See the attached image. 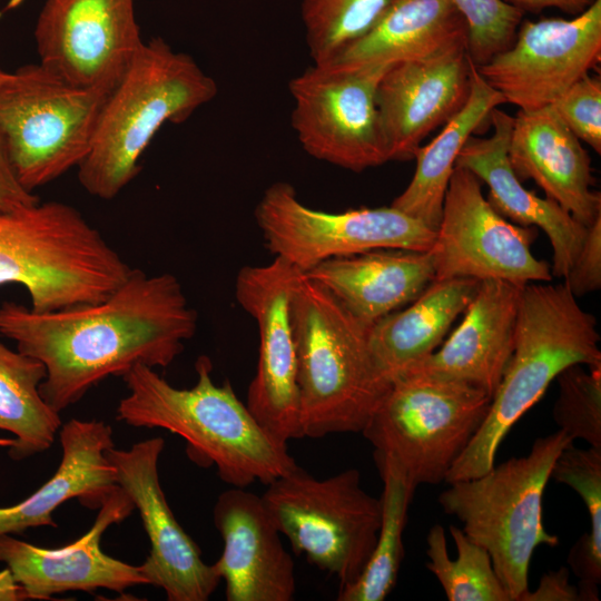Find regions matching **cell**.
I'll use <instances>...</instances> for the list:
<instances>
[{
  "instance_id": "f35d334b",
  "label": "cell",
  "mask_w": 601,
  "mask_h": 601,
  "mask_svg": "<svg viewBox=\"0 0 601 601\" xmlns=\"http://www.w3.org/2000/svg\"><path fill=\"white\" fill-rule=\"evenodd\" d=\"M569 570L564 566L544 574L535 591H528L521 601H579L578 587L569 582Z\"/></svg>"
},
{
  "instance_id": "5bb4252c",
  "label": "cell",
  "mask_w": 601,
  "mask_h": 601,
  "mask_svg": "<svg viewBox=\"0 0 601 601\" xmlns=\"http://www.w3.org/2000/svg\"><path fill=\"white\" fill-rule=\"evenodd\" d=\"M302 272L274 257L266 265L244 266L236 276V299L257 324L258 362L246 405L275 439H302L297 357L292 297Z\"/></svg>"
},
{
  "instance_id": "d590c367",
  "label": "cell",
  "mask_w": 601,
  "mask_h": 601,
  "mask_svg": "<svg viewBox=\"0 0 601 601\" xmlns=\"http://www.w3.org/2000/svg\"><path fill=\"white\" fill-rule=\"evenodd\" d=\"M564 125L580 140L601 154V80L585 75L553 105Z\"/></svg>"
},
{
  "instance_id": "836d02e7",
  "label": "cell",
  "mask_w": 601,
  "mask_h": 601,
  "mask_svg": "<svg viewBox=\"0 0 601 601\" xmlns=\"http://www.w3.org/2000/svg\"><path fill=\"white\" fill-rule=\"evenodd\" d=\"M551 477L572 487L583 500L590 529L574 548L589 562L601 563V449H580L570 443L558 455Z\"/></svg>"
},
{
  "instance_id": "9a60e30c",
  "label": "cell",
  "mask_w": 601,
  "mask_h": 601,
  "mask_svg": "<svg viewBox=\"0 0 601 601\" xmlns=\"http://www.w3.org/2000/svg\"><path fill=\"white\" fill-rule=\"evenodd\" d=\"M601 60V0L570 19L521 21L513 43L476 67L523 111L553 105Z\"/></svg>"
},
{
  "instance_id": "7a4b0ae2",
  "label": "cell",
  "mask_w": 601,
  "mask_h": 601,
  "mask_svg": "<svg viewBox=\"0 0 601 601\" xmlns=\"http://www.w3.org/2000/svg\"><path fill=\"white\" fill-rule=\"evenodd\" d=\"M195 370L196 384L177 388L152 367L134 366L121 376L128 394L117 406V420L183 437L189 459L215 465L220 480L231 486L267 485L297 466L287 443L263 428L231 384L214 382L209 357L199 356Z\"/></svg>"
},
{
  "instance_id": "44dd1931",
  "label": "cell",
  "mask_w": 601,
  "mask_h": 601,
  "mask_svg": "<svg viewBox=\"0 0 601 601\" xmlns=\"http://www.w3.org/2000/svg\"><path fill=\"white\" fill-rule=\"evenodd\" d=\"M523 286L502 279L481 280L450 337L403 373L463 382L492 397L513 352Z\"/></svg>"
},
{
  "instance_id": "52a82bcc",
  "label": "cell",
  "mask_w": 601,
  "mask_h": 601,
  "mask_svg": "<svg viewBox=\"0 0 601 601\" xmlns=\"http://www.w3.org/2000/svg\"><path fill=\"white\" fill-rule=\"evenodd\" d=\"M573 443L564 431L540 436L530 452L511 457L486 473L450 483L439 495L443 511L463 524V532L490 554L511 601L529 591V566L539 545L559 539L543 523V495L562 450Z\"/></svg>"
},
{
  "instance_id": "ba28073f",
  "label": "cell",
  "mask_w": 601,
  "mask_h": 601,
  "mask_svg": "<svg viewBox=\"0 0 601 601\" xmlns=\"http://www.w3.org/2000/svg\"><path fill=\"white\" fill-rule=\"evenodd\" d=\"M492 397L473 385L405 372L362 430L374 454L417 487L440 484L484 422Z\"/></svg>"
},
{
  "instance_id": "4316f807",
  "label": "cell",
  "mask_w": 601,
  "mask_h": 601,
  "mask_svg": "<svg viewBox=\"0 0 601 601\" xmlns=\"http://www.w3.org/2000/svg\"><path fill=\"white\" fill-rule=\"evenodd\" d=\"M479 284L473 278L434 279L408 307L382 317L370 327L371 349L391 382L436 351L472 302Z\"/></svg>"
},
{
  "instance_id": "e0dca14e",
  "label": "cell",
  "mask_w": 601,
  "mask_h": 601,
  "mask_svg": "<svg viewBox=\"0 0 601 601\" xmlns=\"http://www.w3.org/2000/svg\"><path fill=\"white\" fill-rule=\"evenodd\" d=\"M162 437L106 450L117 484L138 510L150 551L139 565L147 584L161 589L168 601H206L220 582L214 564L206 563L196 542L176 520L160 485L158 461Z\"/></svg>"
},
{
  "instance_id": "f1b7e54d",
  "label": "cell",
  "mask_w": 601,
  "mask_h": 601,
  "mask_svg": "<svg viewBox=\"0 0 601 601\" xmlns=\"http://www.w3.org/2000/svg\"><path fill=\"white\" fill-rule=\"evenodd\" d=\"M43 364L0 341V430L13 434L9 456L16 461L48 450L62 423L41 397Z\"/></svg>"
},
{
  "instance_id": "484cf974",
  "label": "cell",
  "mask_w": 601,
  "mask_h": 601,
  "mask_svg": "<svg viewBox=\"0 0 601 601\" xmlns=\"http://www.w3.org/2000/svg\"><path fill=\"white\" fill-rule=\"evenodd\" d=\"M469 28L453 0H392L333 60L341 67L386 66L467 47Z\"/></svg>"
},
{
  "instance_id": "60d3db41",
  "label": "cell",
  "mask_w": 601,
  "mask_h": 601,
  "mask_svg": "<svg viewBox=\"0 0 601 601\" xmlns=\"http://www.w3.org/2000/svg\"><path fill=\"white\" fill-rule=\"evenodd\" d=\"M27 594L12 578L9 569L0 571V601L27 600Z\"/></svg>"
},
{
  "instance_id": "8992f818",
  "label": "cell",
  "mask_w": 601,
  "mask_h": 601,
  "mask_svg": "<svg viewBox=\"0 0 601 601\" xmlns=\"http://www.w3.org/2000/svg\"><path fill=\"white\" fill-rule=\"evenodd\" d=\"M132 267L75 207L46 201L0 209V285L27 290L36 312L107 298Z\"/></svg>"
},
{
  "instance_id": "2e32d148",
  "label": "cell",
  "mask_w": 601,
  "mask_h": 601,
  "mask_svg": "<svg viewBox=\"0 0 601 601\" xmlns=\"http://www.w3.org/2000/svg\"><path fill=\"white\" fill-rule=\"evenodd\" d=\"M39 63L80 88L111 91L144 45L135 0H46L37 19Z\"/></svg>"
},
{
  "instance_id": "277c9868",
  "label": "cell",
  "mask_w": 601,
  "mask_h": 601,
  "mask_svg": "<svg viewBox=\"0 0 601 601\" xmlns=\"http://www.w3.org/2000/svg\"><path fill=\"white\" fill-rule=\"evenodd\" d=\"M303 437L362 432L391 386L370 326L303 273L292 297Z\"/></svg>"
},
{
  "instance_id": "74e56055",
  "label": "cell",
  "mask_w": 601,
  "mask_h": 601,
  "mask_svg": "<svg viewBox=\"0 0 601 601\" xmlns=\"http://www.w3.org/2000/svg\"><path fill=\"white\" fill-rule=\"evenodd\" d=\"M39 201L33 191L24 188L18 179L0 135V209L22 210Z\"/></svg>"
},
{
  "instance_id": "8fae6325",
  "label": "cell",
  "mask_w": 601,
  "mask_h": 601,
  "mask_svg": "<svg viewBox=\"0 0 601 601\" xmlns=\"http://www.w3.org/2000/svg\"><path fill=\"white\" fill-rule=\"evenodd\" d=\"M255 219L270 253L302 273L329 258L376 249L427 252L436 233L392 206L341 213L311 208L285 181L264 191Z\"/></svg>"
},
{
  "instance_id": "4dcf8cb0",
  "label": "cell",
  "mask_w": 601,
  "mask_h": 601,
  "mask_svg": "<svg viewBox=\"0 0 601 601\" xmlns=\"http://www.w3.org/2000/svg\"><path fill=\"white\" fill-rule=\"evenodd\" d=\"M457 556L451 559L441 524L426 535V569L440 582L450 601H511L501 583L489 552L471 540L462 529L450 525Z\"/></svg>"
},
{
  "instance_id": "4fadbf2b",
  "label": "cell",
  "mask_w": 601,
  "mask_h": 601,
  "mask_svg": "<svg viewBox=\"0 0 601 601\" xmlns=\"http://www.w3.org/2000/svg\"><path fill=\"white\" fill-rule=\"evenodd\" d=\"M532 226L508 221L483 196L481 180L455 166L430 249L434 279H502L515 284L551 282V266L534 257Z\"/></svg>"
},
{
  "instance_id": "7402d4cb",
  "label": "cell",
  "mask_w": 601,
  "mask_h": 601,
  "mask_svg": "<svg viewBox=\"0 0 601 601\" xmlns=\"http://www.w3.org/2000/svg\"><path fill=\"white\" fill-rule=\"evenodd\" d=\"M493 132L486 138L470 137L455 166L472 171L489 187V204L504 218L520 226L541 228L548 236L553 277L564 278L587 234V226L551 198L528 190L516 177L508 157L514 117L494 108L490 114Z\"/></svg>"
},
{
  "instance_id": "ac0fdd59",
  "label": "cell",
  "mask_w": 601,
  "mask_h": 601,
  "mask_svg": "<svg viewBox=\"0 0 601 601\" xmlns=\"http://www.w3.org/2000/svg\"><path fill=\"white\" fill-rule=\"evenodd\" d=\"M134 503L119 486L99 508L92 526L78 540L45 549L11 534L0 535V562L9 569L28 599L45 600L66 591L107 589L124 593L147 584L139 565L106 554L100 540L109 525L126 519Z\"/></svg>"
},
{
  "instance_id": "30bf717a",
  "label": "cell",
  "mask_w": 601,
  "mask_h": 601,
  "mask_svg": "<svg viewBox=\"0 0 601 601\" xmlns=\"http://www.w3.org/2000/svg\"><path fill=\"white\" fill-rule=\"evenodd\" d=\"M109 93L72 86L39 62L10 72L0 87V135L24 188L33 191L81 164Z\"/></svg>"
},
{
  "instance_id": "f546056e",
  "label": "cell",
  "mask_w": 601,
  "mask_h": 601,
  "mask_svg": "<svg viewBox=\"0 0 601 601\" xmlns=\"http://www.w3.org/2000/svg\"><path fill=\"white\" fill-rule=\"evenodd\" d=\"M374 461L383 483L376 543L358 579L339 590L338 601L385 600L396 584L403 561V532L416 486L392 460L374 454Z\"/></svg>"
},
{
  "instance_id": "83f0119b",
  "label": "cell",
  "mask_w": 601,
  "mask_h": 601,
  "mask_svg": "<svg viewBox=\"0 0 601 601\" xmlns=\"http://www.w3.org/2000/svg\"><path fill=\"white\" fill-rule=\"evenodd\" d=\"M504 102L503 96L484 80L471 61L465 104L431 142L417 149L413 178L391 206L436 230L460 151L491 111Z\"/></svg>"
},
{
  "instance_id": "3957f363",
  "label": "cell",
  "mask_w": 601,
  "mask_h": 601,
  "mask_svg": "<svg viewBox=\"0 0 601 601\" xmlns=\"http://www.w3.org/2000/svg\"><path fill=\"white\" fill-rule=\"evenodd\" d=\"M573 364L601 367L597 318L579 305L564 284H525L513 352L487 415L444 482L473 479L490 471L511 427L543 396L559 373Z\"/></svg>"
},
{
  "instance_id": "6da1fadb",
  "label": "cell",
  "mask_w": 601,
  "mask_h": 601,
  "mask_svg": "<svg viewBox=\"0 0 601 601\" xmlns=\"http://www.w3.org/2000/svg\"><path fill=\"white\" fill-rule=\"evenodd\" d=\"M196 329L197 313L177 277L137 268L93 304L50 312L12 302L0 306V335L43 364L39 392L58 413L101 381L138 364L169 366Z\"/></svg>"
},
{
  "instance_id": "7bdbcfd3",
  "label": "cell",
  "mask_w": 601,
  "mask_h": 601,
  "mask_svg": "<svg viewBox=\"0 0 601 601\" xmlns=\"http://www.w3.org/2000/svg\"><path fill=\"white\" fill-rule=\"evenodd\" d=\"M10 72H7L0 68V87L9 78Z\"/></svg>"
},
{
  "instance_id": "1f68e13d",
  "label": "cell",
  "mask_w": 601,
  "mask_h": 601,
  "mask_svg": "<svg viewBox=\"0 0 601 601\" xmlns=\"http://www.w3.org/2000/svg\"><path fill=\"white\" fill-rule=\"evenodd\" d=\"M392 0H302L300 14L314 63L333 60L366 32Z\"/></svg>"
},
{
  "instance_id": "b9f144b4",
  "label": "cell",
  "mask_w": 601,
  "mask_h": 601,
  "mask_svg": "<svg viewBox=\"0 0 601 601\" xmlns=\"http://www.w3.org/2000/svg\"><path fill=\"white\" fill-rule=\"evenodd\" d=\"M14 443V439L10 437H0V447H11Z\"/></svg>"
},
{
  "instance_id": "ffe728a7",
  "label": "cell",
  "mask_w": 601,
  "mask_h": 601,
  "mask_svg": "<svg viewBox=\"0 0 601 601\" xmlns=\"http://www.w3.org/2000/svg\"><path fill=\"white\" fill-rule=\"evenodd\" d=\"M214 524L224 549L213 563L227 601H290L295 565L260 495L233 486L218 496Z\"/></svg>"
},
{
  "instance_id": "d6a6232c",
  "label": "cell",
  "mask_w": 601,
  "mask_h": 601,
  "mask_svg": "<svg viewBox=\"0 0 601 601\" xmlns=\"http://www.w3.org/2000/svg\"><path fill=\"white\" fill-rule=\"evenodd\" d=\"M555 378L554 422L573 442L582 440L601 449V367L588 371L582 364H573Z\"/></svg>"
},
{
  "instance_id": "d6986e66",
  "label": "cell",
  "mask_w": 601,
  "mask_h": 601,
  "mask_svg": "<svg viewBox=\"0 0 601 601\" xmlns=\"http://www.w3.org/2000/svg\"><path fill=\"white\" fill-rule=\"evenodd\" d=\"M467 47L392 65L376 89L390 160L412 159L423 139L445 125L470 92Z\"/></svg>"
},
{
  "instance_id": "7c38bea8",
  "label": "cell",
  "mask_w": 601,
  "mask_h": 601,
  "mask_svg": "<svg viewBox=\"0 0 601 601\" xmlns=\"http://www.w3.org/2000/svg\"><path fill=\"white\" fill-rule=\"evenodd\" d=\"M391 66L314 63L290 80L292 126L308 155L356 173L390 161L376 89Z\"/></svg>"
},
{
  "instance_id": "9c48e42d",
  "label": "cell",
  "mask_w": 601,
  "mask_h": 601,
  "mask_svg": "<svg viewBox=\"0 0 601 601\" xmlns=\"http://www.w3.org/2000/svg\"><path fill=\"white\" fill-rule=\"evenodd\" d=\"M260 499L294 552L336 577L339 590L358 579L374 550L382 511L380 497L362 487L358 470L317 479L297 465L267 484Z\"/></svg>"
},
{
  "instance_id": "d4e9b609",
  "label": "cell",
  "mask_w": 601,
  "mask_h": 601,
  "mask_svg": "<svg viewBox=\"0 0 601 601\" xmlns=\"http://www.w3.org/2000/svg\"><path fill=\"white\" fill-rule=\"evenodd\" d=\"M303 274L370 327L414 300L435 277L430 250L407 249L329 258Z\"/></svg>"
},
{
  "instance_id": "603a6c76",
  "label": "cell",
  "mask_w": 601,
  "mask_h": 601,
  "mask_svg": "<svg viewBox=\"0 0 601 601\" xmlns=\"http://www.w3.org/2000/svg\"><path fill=\"white\" fill-rule=\"evenodd\" d=\"M508 157L520 180L533 179L548 198L584 226L601 216V194L592 189L590 157L552 105L519 110Z\"/></svg>"
},
{
  "instance_id": "5b68a950",
  "label": "cell",
  "mask_w": 601,
  "mask_h": 601,
  "mask_svg": "<svg viewBox=\"0 0 601 601\" xmlns=\"http://www.w3.org/2000/svg\"><path fill=\"white\" fill-rule=\"evenodd\" d=\"M218 88L191 58L161 38L144 42L108 95L88 155L78 168L92 196L115 198L140 170L139 159L166 122H183Z\"/></svg>"
},
{
  "instance_id": "8d00e7d4",
  "label": "cell",
  "mask_w": 601,
  "mask_h": 601,
  "mask_svg": "<svg viewBox=\"0 0 601 601\" xmlns=\"http://www.w3.org/2000/svg\"><path fill=\"white\" fill-rule=\"evenodd\" d=\"M565 287L574 297L601 287V216L587 228L582 246L564 276Z\"/></svg>"
},
{
  "instance_id": "cb8c5ba5",
  "label": "cell",
  "mask_w": 601,
  "mask_h": 601,
  "mask_svg": "<svg viewBox=\"0 0 601 601\" xmlns=\"http://www.w3.org/2000/svg\"><path fill=\"white\" fill-rule=\"evenodd\" d=\"M62 456L55 474L21 502L0 508V535L30 528H57L53 511L78 499L88 508H100L119 487L116 471L106 457L114 446L112 428L104 421L72 418L59 432Z\"/></svg>"
},
{
  "instance_id": "e575fe53",
  "label": "cell",
  "mask_w": 601,
  "mask_h": 601,
  "mask_svg": "<svg viewBox=\"0 0 601 601\" xmlns=\"http://www.w3.org/2000/svg\"><path fill=\"white\" fill-rule=\"evenodd\" d=\"M469 28L467 55L482 66L514 41L523 12L503 0H453Z\"/></svg>"
},
{
  "instance_id": "ab89813d",
  "label": "cell",
  "mask_w": 601,
  "mask_h": 601,
  "mask_svg": "<svg viewBox=\"0 0 601 601\" xmlns=\"http://www.w3.org/2000/svg\"><path fill=\"white\" fill-rule=\"evenodd\" d=\"M510 6L518 8L523 13L540 12L544 9L554 8L571 16H577L587 10L595 0H503Z\"/></svg>"
}]
</instances>
